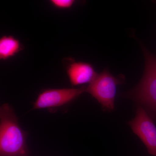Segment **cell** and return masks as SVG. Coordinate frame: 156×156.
Masks as SVG:
<instances>
[{"label": "cell", "instance_id": "3", "mask_svg": "<svg viewBox=\"0 0 156 156\" xmlns=\"http://www.w3.org/2000/svg\"><path fill=\"white\" fill-rule=\"evenodd\" d=\"M87 87L45 89L39 94L33 109L53 108L71 102L84 92Z\"/></svg>", "mask_w": 156, "mask_h": 156}, {"label": "cell", "instance_id": "9", "mask_svg": "<svg viewBox=\"0 0 156 156\" xmlns=\"http://www.w3.org/2000/svg\"><path fill=\"white\" fill-rule=\"evenodd\" d=\"M142 48L145 57V62L149 63L156 71V56H154L152 53H151L143 45Z\"/></svg>", "mask_w": 156, "mask_h": 156}, {"label": "cell", "instance_id": "1", "mask_svg": "<svg viewBox=\"0 0 156 156\" xmlns=\"http://www.w3.org/2000/svg\"><path fill=\"white\" fill-rule=\"evenodd\" d=\"M27 136L13 108L3 104L0 108V156H29Z\"/></svg>", "mask_w": 156, "mask_h": 156}, {"label": "cell", "instance_id": "2", "mask_svg": "<svg viewBox=\"0 0 156 156\" xmlns=\"http://www.w3.org/2000/svg\"><path fill=\"white\" fill-rule=\"evenodd\" d=\"M123 76L115 77L108 69H105L89 83L86 89L88 92L100 103L104 111H112L115 108L117 87L123 83Z\"/></svg>", "mask_w": 156, "mask_h": 156}, {"label": "cell", "instance_id": "4", "mask_svg": "<svg viewBox=\"0 0 156 156\" xmlns=\"http://www.w3.org/2000/svg\"><path fill=\"white\" fill-rule=\"evenodd\" d=\"M128 95L156 114V71L147 62L142 79Z\"/></svg>", "mask_w": 156, "mask_h": 156}, {"label": "cell", "instance_id": "5", "mask_svg": "<svg viewBox=\"0 0 156 156\" xmlns=\"http://www.w3.org/2000/svg\"><path fill=\"white\" fill-rule=\"evenodd\" d=\"M128 124L145 146L148 154L156 156V127L142 106L137 107L136 116Z\"/></svg>", "mask_w": 156, "mask_h": 156}, {"label": "cell", "instance_id": "8", "mask_svg": "<svg viewBox=\"0 0 156 156\" xmlns=\"http://www.w3.org/2000/svg\"><path fill=\"white\" fill-rule=\"evenodd\" d=\"M50 5L59 10L70 9L77 2L78 0H48Z\"/></svg>", "mask_w": 156, "mask_h": 156}, {"label": "cell", "instance_id": "7", "mask_svg": "<svg viewBox=\"0 0 156 156\" xmlns=\"http://www.w3.org/2000/svg\"><path fill=\"white\" fill-rule=\"evenodd\" d=\"M24 49L20 41L13 36L5 35L0 38V60L6 61Z\"/></svg>", "mask_w": 156, "mask_h": 156}, {"label": "cell", "instance_id": "6", "mask_svg": "<svg viewBox=\"0 0 156 156\" xmlns=\"http://www.w3.org/2000/svg\"><path fill=\"white\" fill-rule=\"evenodd\" d=\"M66 66L68 77L71 84L73 86L90 83L97 75L92 65L83 62H77L71 58Z\"/></svg>", "mask_w": 156, "mask_h": 156}]
</instances>
